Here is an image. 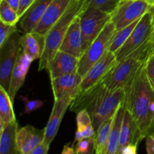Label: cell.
I'll use <instances>...</instances> for the list:
<instances>
[{
  "label": "cell",
  "mask_w": 154,
  "mask_h": 154,
  "mask_svg": "<svg viewBox=\"0 0 154 154\" xmlns=\"http://www.w3.org/2000/svg\"><path fill=\"white\" fill-rule=\"evenodd\" d=\"M126 1H128V0H121V2H126Z\"/></svg>",
  "instance_id": "7bdbcfd3"
},
{
  "label": "cell",
  "mask_w": 154,
  "mask_h": 154,
  "mask_svg": "<svg viewBox=\"0 0 154 154\" xmlns=\"http://www.w3.org/2000/svg\"><path fill=\"white\" fill-rule=\"evenodd\" d=\"M20 35L16 32L0 48V86L9 92L12 71L22 51Z\"/></svg>",
  "instance_id": "ba28073f"
},
{
  "label": "cell",
  "mask_w": 154,
  "mask_h": 154,
  "mask_svg": "<svg viewBox=\"0 0 154 154\" xmlns=\"http://www.w3.org/2000/svg\"><path fill=\"white\" fill-rule=\"evenodd\" d=\"M8 2V4L14 9L16 11L18 12L20 8V0H6Z\"/></svg>",
  "instance_id": "74e56055"
},
{
  "label": "cell",
  "mask_w": 154,
  "mask_h": 154,
  "mask_svg": "<svg viewBox=\"0 0 154 154\" xmlns=\"http://www.w3.org/2000/svg\"><path fill=\"white\" fill-rule=\"evenodd\" d=\"M114 118H115V114L113 117L108 118V120H105L96 130V135L94 136L95 153L105 154L110 134L114 124Z\"/></svg>",
  "instance_id": "cb8c5ba5"
},
{
  "label": "cell",
  "mask_w": 154,
  "mask_h": 154,
  "mask_svg": "<svg viewBox=\"0 0 154 154\" xmlns=\"http://www.w3.org/2000/svg\"><path fill=\"white\" fill-rule=\"evenodd\" d=\"M50 146L45 144L44 141L38 144L31 150L29 154H47L49 150Z\"/></svg>",
  "instance_id": "836d02e7"
},
{
  "label": "cell",
  "mask_w": 154,
  "mask_h": 154,
  "mask_svg": "<svg viewBox=\"0 0 154 154\" xmlns=\"http://www.w3.org/2000/svg\"><path fill=\"white\" fill-rule=\"evenodd\" d=\"M139 20L135 21V22L132 23V24L124 27V28L121 29L117 30L116 32L114 33V35H113L111 42H110L108 51L115 54V53L117 52L123 45H124V43L126 42V40L129 38V35H131L132 32L133 31L134 28H135V26L137 25V23H138Z\"/></svg>",
  "instance_id": "484cf974"
},
{
  "label": "cell",
  "mask_w": 154,
  "mask_h": 154,
  "mask_svg": "<svg viewBox=\"0 0 154 154\" xmlns=\"http://www.w3.org/2000/svg\"><path fill=\"white\" fill-rule=\"evenodd\" d=\"M151 8L146 0H128L122 2L111 14V21L116 29L120 30L141 19Z\"/></svg>",
  "instance_id": "9c48e42d"
},
{
  "label": "cell",
  "mask_w": 154,
  "mask_h": 154,
  "mask_svg": "<svg viewBox=\"0 0 154 154\" xmlns=\"http://www.w3.org/2000/svg\"><path fill=\"white\" fill-rule=\"evenodd\" d=\"M138 144H129L120 149L117 154H135L138 150Z\"/></svg>",
  "instance_id": "d6a6232c"
},
{
  "label": "cell",
  "mask_w": 154,
  "mask_h": 154,
  "mask_svg": "<svg viewBox=\"0 0 154 154\" xmlns=\"http://www.w3.org/2000/svg\"><path fill=\"white\" fill-rule=\"evenodd\" d=\"M72 99H58L54 100L51 114L50 116L48 124L45 128V138L44 142L48 145H51L59 131L60 123L63 117L70 106Z\"/></svg>",
  "instance_id": "5bb4252c"
},
{
  "label": "cell",
  "mask_w": 154,
  "mask_h": 154,
  "mask_svg": "<svg viewBox=\"0 0 154 154\" xmlns=\"http://www.w3.org/2000/svg\"><path fill=\"white\" fill-rule=\"evenodd\" d=\"M86 5L97 8L108 13L112 14L116 10L121 0H84Z\"/></svg>",
  "instance_id": "83f0119b"
},
{
  "label": "cell",
  "mask_w": 154,
  "mask_h": 154,
  "mask_svg": "<svg viewBox=\"0 0 154 154\" xmlns=\"http://www.w3.org/2000/svg\"><path fill=\"white\" fill-rule=\"evenodd\" d=\"M79 60V58L59 50L46 69L49 72L51 80L78 72Z\"/></svg>",
  "instance_id": "7c38bea8"
},
{
  "label": "cell",
  "mask_w": 154,
  "mask_h": 154,
  "mask_svg": "<svg viewBox=\"0 0 154 154\" xmlns=\"http://www.w3.org/2000/svg\"><path fill=\"white\" fill-rule=\"evenodd\" d=\"M73 0H52L46 12L32 32L45 35L52 26L61 17Z\"/></svg>",
  "instance_id": "9a60e30c"
},
{
  "label": "cell",
  "mask_w": 154,
  "mask_h": 154,
  "mask_svg": "<svg viewBox=\"0 0 154 154\" xmlns=\"http://www.w3.org/2000/svg\"><path fill=\"white\" fill-rule=\"evenodd\" d=\"M150 10L152 13V18H153V26H154V5H151V8H150Z\"/></svg>",
  "instance_id": "f35d334b"
},
{
  "label": "cell",
  "mask_w": 154,
  "mask_h": 154,
  "mask_svg": "<svg viewBox=\"0 0 154 154\" xmlns=\"http://www.w3.org/2000/svg\"><path fill=\"white\" fill-rule=\"evenodd\" d=\"M154 26L153 23L152 13L150 10L147 11L141 19L133 31L126 40L124 45L115 53L117 61L120 62L128 55L138 49L149 40L153 38Z\"/></svg>",
  "instance_id": "52a82bcc"
},
{
  "label": "cell",
  "mask_w": 154,
  "mask_h": 154,
  "mask_svg": "<svg viewBox=\"0 0 154 154\" xmlns=\"http://www.w3.org/2000/svg\"><path fill=\"white\" fill-rule=\"evenodd\" d=\"M20 17L6 0L0 1V21L10 25H16Z\"/></svg>",
  "instance_id": "4316f807"
},
{
  "label": "cell",
  "mask_w": 154,
  "mask_h": 154,
  "mask_svg": "<svg viewBox=\"0 0 154 154\" xmlns=\"http://www.w3.org/2000/svg\"><path fill=\"white\" fill-rule=\"evenodd\" d=\"M116 31L117 29L114 24L110 21L99 35L83 53L78 64V74L84 77L92 66L103 57L107 51H108L110 42Z\"/></svg>",
  "instance_id": "8992f818"
},
{
  "label": "cell",
  "mask_w": 154,
  "mask_h": 154,
  "mask_svg": "<svg viewBox=\"0 0 154 154\" xmlns=\"http://www.w3.org/2000/svg\"><path fill=\"white\" fill-rule=\"evenodd\" d=\"M33 61L34 60L31 56L26 54L23 51H21L12 71L11 78L10 89H9L8 93L13 102L14 101L17 93L23 84L26 76Z\"/></svg>",
  "instance_id": "e0dca14e"
},
{
  "label": "cell",
  "mask_w": 154,
  "mask_h": 154,
  "mask_svg": "<svg viewBox=\"0 0 154 154\" xmlns=\"http://www.w3.org/2000/svg\"><path fill=\"white\" fill-rule=\"evenodd\" d=\"M75 145L73 144L70 145V144H67L64 146L63 150L62 151L63 154H74L75 153Z\"/></svg>",
  "instance_id": "8d00e7d4"
},
{
  "label": "cell",
  "mask_w": 154,
  "mask_h": 154,
  "mask_svg": "<svg viewBox=\"0 0 154 154\" xmlns=\"http://www.w3.org/2000/svg\"><path fill=\"white\" fill-rule=\"evenodd\" d=\"M146 149L148 154H154V134L150 133L146 137Z\"/></svg>",
  "instance_id": "e575fe53"
},
{
  "label": "cell",
  "mask_w": 154,
  "mask_h": 154,
  "mask_svg": "<svg viewBox=\"0 0 154 154\" xmlns=\"http://www.w3.org/2000/svg\"><path fill=\"white\" fill-rule=\"evenodd\" d=\"M146 69L149 81L154 89V51L147 59L146 63Z\"/></svg>",
  "instance_id": "1f68e13d"
},
{
  "label": "cell",
  "mask_w": 154,
  "mask_h": 154,
  "mask_svg": "<svg viewBox=\"0 0 154 154\" xmlns=\"http://www.w3.org/2000/svg\"><path fill=\"white\" fill-rule=\"evenodd\" d=\"M81 13L82 11L73 20L72 23L70 24L60 48V51H64L79 59L83 54L81 29Z\"/></svg>",
  "instance_id": "4fadbf2b"
},
{
  "label": "cell",
  "mask_w": 154,
  "mask_h": 154,
  "mask_svg": "<svg viewBox=\"0 0 154 154\" xmlns=\"http://www.w3.org/2000/svg\"><path fill=\"white\" fill-rule=\"evenodd\" d=\"M17 131L18 123L17 120L6 125L4 129L0 131V153H20L17 143Z\"/></svg>",
  "instance_id": "44dd1931"
},
{
  "label": "cell",
  "mask_w": 154,
  "mask_h": 154,
  "mask_svg": "<svg viewBox=\"0 0 154 154\" xmlns=\"http://www.w3.org/2000/svg\"><path fill=\"white\" fill-rule=\"evenodd\" d=\"M111 14H112L104 11L97 8L86 6L81 14L83 53L111 21Z\"/></svg>",
  "instance_id": "5b68a950"
},
{
  "label": "cell",
  "mask_w": 154,
  "mask_h": 154,
  "mask_svg": "<svg viewBox=\"0 0 154 154\" xmlns=\"http://www.w3.org/2000/svg\"><path fill=\"white\" fill-rule=\"evenodd\" d=\"M45 129H38L34 126H26L18 129L17 143L20 154H29L35 147L44 141Z\"/></svg>",
  "instance_id": "2e32d148"
},
{
  "label": "cell",
  "mask_w": 154,
  "mask_h": 154,
  "mask_svg": "<svg viewBox=\"0 0 154 154\" xmlns=\"http://www.w3.org/2000/svg\"><path fill=\"white\" fill-rule=\"evenodd\" d=\"M13 103L8 92L0 86V131L8 123L16 121Z\"/></svg>",
  "instance_id": "d4e9b609"
},
{
  "label": "cell",
  "mask_w": 154,
  "mask_h": 154,
  "mask_svg": "<svg viewBox=\"0 0 154 154\" xmlns=\"http://www.w3.org/2000/svg\"><path fill=\"white\" fill-rule=\"evenodd\" d=\"M140 142H141V140L138 136V129H137L135 120L130 111L125 108L120 140H119L118 150L129 144H139Z\"/></svg>",
  "instance_id": "d6986e66"
},
{
  "label": "cell",
  "mask_w": 154,
  "mask_h": 154,
  "mask_svg": "<svg viewBox=\"0 0 154 154\" xmlns=\"http://www.w3.org/2000/svg\"><path fill=\"white\" fill-rule=\"evenodd\" d=\"M20 98L25 103V109H24L23 112L21 114V115L22 114H30V113L33 112L36 110H38L39 108H42L44 104H45L44 101L39 100V99L30 100L27 97H24V96H20Z\"/></svg>",
  "instance_id": "4dcf8cb0"
},
{
  "label": "cell",
  "mask_w": 154,
  "mask_h": 154,
  "mask_svg": "<svg viewBox=\"0 0 154 154\" xmlns=\"http://www.w3.org/2000/svg\"><path fill=\"white\" fill-rule=\"evenodd\" d=\"M45 37L35 32H25L20 38L22 51L29 54L34 60L41 58L45 49Z\"/></svg>",
  "instance_id": "ffe728a7"
},
{
  "label": "cell",
  "mask_w": 154,
  "mask_h": 154,
  "mask_svg": "<svg viewBox=\"0 0 154 154\" xmlns=\"http://www.w3.org/2000/svg\"><path fill=\"white\" fill-rule=\"evenodd\" d=\"M153 42L154 43V34H153Z\"/></svg>",
  "instance_id": "ee69618b"
},
{
  "label": "cell",
  "mask_w": 154,
  "mask_h": 154,
  "mask_svg": "<svg viewBox=\"0 0 154 154\" xmlns=\"http://www.w3.org/2000/svg\"><path fill=\"white\" fill-rule=\"evenodd\" d=\"M52 0H35L20 18V27L24 32L34 30L42 19Z\"/></svg>",
  "instance_id": "ac0fdd59"
},
{
  "label": "cell",
  "mask_w": 154,
  "mask_h": 154,
  "mask_svg": "<svg viewBox=\"0 0 154 154\" xmlns=\"http://www.w3.org/2000/svg\"><path fill=\"white\" fill-rule=\"evenodd\" d=\"M150 110H151L152 112L154 114V102H152L151 105H150Z\"/></svg>",
  "instance_id": "ab89813d"
},
{
  "label": "cell",
  "mask_w": 154,
  "mask_h": 154,
  "mask_svg": "<svg viewBox=\"0 0 154 154\" xmlns=\"http://www.w3.org/2000/svg\"><path fill=\"white\" fill-rule=\"evenodd\" d=\"M144 62L123 86V105L132 114L138 129L141 141L150 134L154 114L150 105L154 102V89L147 77Z\"/></svg>",
  "instance_id": "6da1fadb"
},
{
  "label": "cell",
  "mask_w": 154,
  "mask_h": 154,
  "mask_svg": "<svg viewBox=\"0 0 154 154\" xmlns=\"http://www.w3.org/2000/svg\"><path fill=\"white\" fill-rule=\"evenodd\" d=\"M17 31L16 25H10L0 21V48Z\"/></svg>",
  "instance_id": "f546056e"
},
{
  "label": "cell",
  "mask_w": 154,
  "mask_h": 154,
  "mask_svg": "<svg viewBox=\"0 0 154 154\" xmlns=\"http://www.w3.org/2000/svg\"><path fill=\"white\" fill-rule=\"evenodd\" d=\"M75 153L89 154L95 153V139L94 137L86 138L76 142L75 144Z\"/></svg>",
  "instance_id": "f1b7e54d"
},
{
  "label": "cell",
  "mask_w": 154,
  "mask_h": 154,
  "mask_svg": "<svg viewBox=\"0 0 154 154\" xmlns=\"http://www.w3.org/2000/svg\"><path fill=\"white\" fill-rule=\"evenodd\" d=\"M83 77L78 72L51 79L54 100L75 99L80 90Z\"/></svg>",
  "instance_id": "8fae6325"
},
{
  "label": "cell",
  "mask_w": 154,
  "mask_h": 154,
  "mask_svg": "<svg viewBox=\"0 0 154 154\" xmlns=\"http://www.w3.org/2000/svg\"><path fill=\"white\" fill-rule=\"evenodd\" d=\"M35 0H20V8L18 10V15L20 17H22L23 14L25 13L26 11L27 10L29 7L32 4V2Z\"/></svg>",
  "instance_id": "d590c367"
},
{
  "label": "cell",
  "mask_w": 154,
  "mask_h": 154,
  "mask_svg": "<svg viewBox=\"0 0 154 154\" xmlns=\"http://www.w3.org/2000/svg\"><path fill=\"white\" fill-rule=\"evenodd\" d=\"M124 96L123 87L111 90L104 85L102 80L88 90L78 93L69 108L76 114L81 110H87L90 113L96 132L105 120L115 114Z\"/></svg>",
  "instance_id": "7a4b0ae2"
},
{
  "label": "cell",
  "mask_w": 154,
  "mask_h": 154,
  "mask_svg": "<svg viewBox=\"0 0 154 154\" xmlns=\"http://www.w3.org/2000/svg\"><path fill=\"white\" fill-rule=\"evenodd\" d=\"M118 63L115 54L107 51L103 57L96 64L93 65L87 73L83 77L79 93L85 91L101 82Z\"/></svg>",
  "instance_id": "30bf717a"
},
{
  "label": "cell",
  "mask_w": 154,
  "mask_h": 154,
  "mask_svg": "<svg viewBox=\"0 0 154 154\" xmlns=\"http://www.w3.org/2000/svg\"><path fill=\"white\" fill-rule=\"evenodd\" d=\"M125 106L123 105V101L118 109L115 113L114 124L111 129L110 138L108 140V146L106 148L105 154H117L119 148V140H120V132H121L122 123H123V115H124Z\"/></svg>",
  "instance_id": "603a6c76"
},
{
  "label": "cell",
  "mask_w": 154,
  "mask_h": 154,
  "mask_svg": "<svg viewBox=\"0 0 154 154\" xmlns=\"http://www.w3.org/2000/svg\"><path fill=\"white\" fill-rule=\"evenodd\" d=\"M150 133H153V134H154V121H153V126H152L151 132H150Z\"/></svg>",
  "instance_id": "b9f144b4"
},
{
  "label": "cell",
  "mask_w": 154,
  "mask_h": 154,
  "mask_svg": "<svg viewBox=\"0 0 154 154\" xmlns=\"http://www.w3.org/2000/svg\"><path fill=\"white\" fill-rule=\"evenodd\" d=\"M146 1L148 2L149 3H150L151 5H154V0H146Z\"/></svg>",
  "instance_id": "60d3db41"
},
{
  "label": "cell",
  "mask_w": 154,
  "mask_h": 154,
  "mask_svg": "<svg viewBox=\"0 0 154 154\" xmlns=\"http://www.w3.org/2000/svg\"><path fill=\"white\" fill-rule=\"evenodd\" d=\"M84 0H73L61 17L45 34V45L42 55L39 59L38 71L47 69L57 51L60 50L65 35L73 20L86 8Z\"/></svg>",
  "instance_id": "3957f363"
},
{
  "label": "cell",
  "mask_w": 154,
  "mask_h": 154,
  "mask_svg": "<svg viewBox=\"0 0 154 154\" xmlns=\"http://www.w3.org/2000/svg\"><path fill=\"white\" fill-rule=\"evenodd\" d=\"M153 51L154 43L152 38L120 60L103 79L104 85L111 90L123 87Z\"/></svg>",
  "instance_id": "277c9868"
},
{
  "label": "cell",
  "mask_w": 154,
  "mask_h": 154,
  "mask_svg": "<svg viewBox=\"0 0 154 154\" xmlns=\"http://www.w3.org/2000/svg\"><path fill=\"white\" fill-rule=\"evenodd\" d=\"M77 131L75 133V142L81 141L86 138H92L96 135V130L93 124L90 114L86 109L81 110L77 113Z\"/></svg>",
  "instance_id": "7402d4cb"
}]
</instances>
